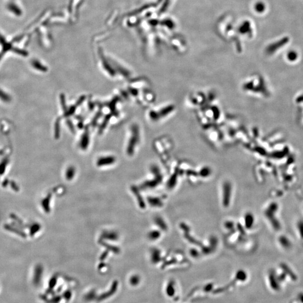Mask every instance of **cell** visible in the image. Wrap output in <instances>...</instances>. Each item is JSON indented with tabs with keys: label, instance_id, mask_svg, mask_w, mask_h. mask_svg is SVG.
Instances as JSON below:
<instances>
[{
	"label": "cell",
	"instance_id": "obj_1",
	"mask_svg": "<svg viewBox=\"0 0 303 303\" xmlns=\"http://www.w3.org/2000/svg\"><path fill=\"white\" fill-rule=\"evenodd\" d=\"M118 286H119L118 281H115L112 284V285H111L109 291L106 292H105V293H103L100 295L97 296L96 300L98 302H101L109 298L111 296L113 295L116 292L117 288H118Z\"/></svg>",
	"mask_w": 303,
	"mask_h": 303
},
{
	"label": "cell",
	"instance_id": "obj_2",
	"mask_svg": "<svg viewBox=\"0 0 303 303\" xmlns=\"http://www.w3.org/2000/svg\"><path fill=\"white\" fill-rule=\"evenodd\" d=\"M101 237L103 240H108L109 241H116L119 238V234L114 231H104L101 234Z\"/></svg>",
	"mask_w": 303,
	"mask_h": 303
},
{
	"label": "cell",
	"instance_id": "obj_3",
	"mask_svg": "<svg viewBox=\"0 0 303 303\" xmlns=\"http://www.w3.org/2000/svg\"><path fill=\"white\" fill-rule=\"evenodd\" d=\"M115 161V159L113 157H104L98 159L97 165L98 167H103L112 165Z\"/></svg>",
	"mask_w": 303,
	"mask_h": 303
},
{
	"label": "cell",
	"instance_id": "obj_4",
	"mask_svg": "<svg viewBox=\"0 0 303 303\" xmlns=\"http://www.w3.org/2000/svg\"><path fill=\"white\" fill-rule=\"evenodd\" d=\"M76 174V170L75 168L74 167H69L66 170L65 172V177L67 180L68 181H71L73 180Z\"/></svg>",
	"mask_w": 303,
	"mask_h": 303
},
{
	"label": "cell",
	"instance_id": "obj_5",
	"mask_svg": "<svg viewBox=\"0 0 303 303\" xmlns=\"http://www.w3.org/2000/svg\"><path fill=\"white\" fill-rule=\"evenodd\" d=\"M97 298V293L94 290H92L90 292H88L87 294L84 296V300L87 301V302H90L92 301L94 299H96Z\"/></svg>",
	"mask_w": 303,
	"mask_h": 303
},
{
	"label": "cell",
	"instance_id": "obj_6",
	"mask_svg": "<svg viewBox=\"0 0 303 303\" xmlns=\"http://www.w3.org/2000/svg\"><path fill=\"white\" fill-rule=\"evenodd\" d=\"M159 251L158 249H152L151 254L152 262L154 263H158L159 261Z\"/></svg>",
	"mask_w": 303,
	"mask_h": 303
},
{
	"label": "cell",
	"instance_id": "obj_7",
	"mask_svg": "<svg viewBox=\"0 0 303 303\" xmlns=\"http://www.w3.org/2000/svg\"><path fill=\"white\" fill-rule=\"evenodd\" d=\"M148 203L153 207H157L161 206V202L159 199L155 197H149L148 198Z\"/></svg>",
	"mask_w": 303,
	"mask_h": 303
},
{
	"label": "cell",
	"instance_id": "obj_8",
	"mask_svg": "<svg viewBox=\"0 0 303 303\" xmlns=\"http://www.w3.org/2000/svg\"><path fill=\"white\" fill-rule=\"evenodd\" d=\"M140 276L134 275L131 276V277L129 279V283L133 286H137L138 284L140 283Z\"/></svg>",
	"mask_w": 303,
	"mask_h": 303
},
{
	"label": "cell",
	"instance_id": "obj_9",
	"mask_svg": "<svg viewBox=\"0 0 303 303\" xmlns=\"http://www.w3.org/2000/svg\"><path fill=\"white\" fill-rule=\"evenodd\" d=\"M160 236V233L157 230H152L150 231L148 234V237L149 239L151 240H155L158 239Z\"/></svg>",
	"mask_w": 303,
	"mask_h": 303
},
{
	"label": "cell",
	"instance_id": "obj_10",
	"mask_svg": "<svg viewBox=\"0 0 303 303\" xmlns=\"http://www.w3.org/2000/svg\"><path fill=\"white\" fill-rule=\"evenodd\" d=\"M155 223L157 224V225L159 227H161V228H162V229H163L164 230H165V229L166 228V225L165 223V222L163 221V220L161 218H155Z\"/></svg>",
	"mask_w": 303,
	"mask_h": 303
},
{
	"label": "cell",
	"instance_id": "obj_11",
	"mask_svg": "<svg viewBox=\"0 0 303 303\" xmlns=\"http://www.w3.org/2000/svg\"><path fill=\"white\" fill-rule=\"evenodd\" d=\"M71 296H72V292L69 290H66L63 294L64 298L67 301H69L71 298Z\"/></svg>",
	"mask_w": 303,
	"mask_h": 303
},
{
	"label": "cell",
	"instance_id": "obj_12",
	"mask_svg": "<svg viewBox=\"0 0 303 303\" xmlns=\"http://www.w3.org/2000/svg\"><path fill=\"white\" fill-rule=\"evenodd\" d=\"M0 98L4 101H9L10 99V98L8 94L5 93H4V92H2L1 90H0Z\"/></svg>",
	"mask_w": 303,
	"mask_h": 303
},
{
	"label": "cell",
	"instance_id": "obj_13",
	"mask_svg": "<svg viewBox=\"0 0 303 303\" xmlns=\"http://www.w3.org/2000/svg\"><path fill=\"white\" fill-rule=\"evenodd\" d=\"M174 288H173V287H172V284H170L168 285V286H167V294L168 295H172L173 294H174Z\"/></svg>",
	"mask_w": 303,
	"mask_h": 303
},
{
	"label": "cell",
	"instance_id": "obj_14",
	"mask_svg": "<svg viewBox=\"0 0 303 303\" xmlns=\"http://www.w3.org/2000/svg\"><path fill=\"white\" fill-rule=\"evenodd\" d=\"M56 280H56V277H53L50 280V284H49V288H50V290L54 288V286L56 284Z\"/></svg>",
	"mask_w": 303,
	"mask_h": 303
},
{
	"label": "cell",
	"instance_id": "obj_15",
	"mask_svg": "<svg viewBox=\"0 0 303 303\" xmlns=\"http://www.w3.org/2000/svg\"><path fill=\"white\" fill-rule=\"evenodd\" d=\"M61 300V298L60 296H57V297H54V298H53L52 300V303H58Z\"/></svg>",
	"mask_w": 303,
	"mask_h": 303
}]
</instances>
